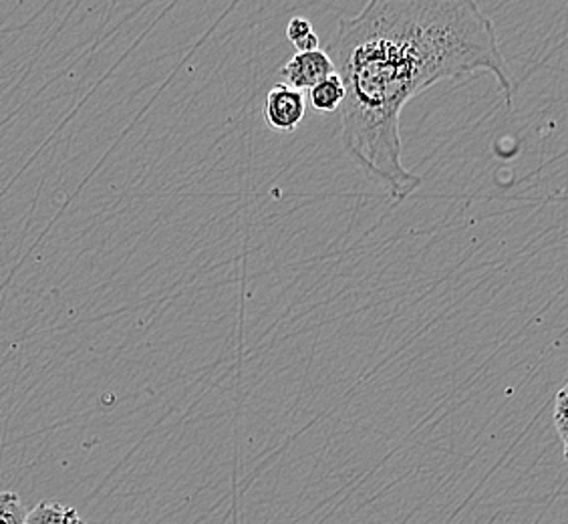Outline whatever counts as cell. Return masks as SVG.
<instances>
[{
  "instance_id": "6da1fadb",
  "label": "cell",
  "mask_w": 568,
  "mask_h": 524,
  "mask_svg": "<svg viewBox=\"0 0 568 524\" xmlns=\"http://www.w3.org/2000/svg\"><path fill=\"white\" fill-rule=\"evenodd\" d=\"M327 56L345 88L343 150L395 202L424 182L404 164L402 113L412 99L480 71L496 79L508 108L516 98L494 22L474 0H372L341 19Z\"/></svg>"
},
{
  "instance_id": "7a4b0ae2",
  "label": "cell",
  "mask_w": 568,
  "mask_h": 524,
  "mask_svg": "<svg viewBox=\"0 0 568 524\" xmlns=\"http://www.w3.org/2000/svg\"><path fill=\"white\" fill-rule=\"evenodd\" d=\"M306 115V95L284 83L274 85L264 103V120L276 133H293Z\"/></svg>"
},
{
  "instance_id": "3957f363",
  "label": "cell",
  "mask_w": 568,
  "mask_h": 524,
  "mask_svg": "<svg viewBox=\"0 0 568 524\" xmlns=\"http://www.w3.org/2000/svg\"><path fill=\"white\" fill-rule=\"evenodd\" d=\"M335 73V66L327 56L325 49H317V51H308V53H295L291 57L283 69H281V77L284 79V85L291 89H296L301 93L311 91L323 79Z\"/></svg>"
},
{
  "instance_id": "277c9868",
  "label": "cell",
  "mask_w": 568,
  "mask_h": 524,
  "mask_svg": "<svg viewBox=\"0 0 568 524\" xmlns=\"http://www.w3.org/2000/svg\"><path fill=\"white\" fill-rule=\"evenodd\" d=\"M343 99H345L343 81H341L337 73H333L308 91L306 103H311V108L321 115H327V113H335V111L341 110Z\"/></svg>"
},
{
  "instance_id": "5b68a950",
  "label": "cell",
  "mask_w": 568,
  "mask_h": 524,
  "mask_svg": "<svg viewBox=\"0 0 568 524\" xmlns=\"http://www.w3.org/2000/svg\"><path fill=\"white\" fill-rule=\"evenodd\" d=\"M24 524H85L73 506L59 503H39L27 513Z\"/></svg>"
},
{
  "instance_id": "8992f818",
  "label": "cell",
  "mask_w": 568,
  "mask_h": 524,
  "mask_svg": "<svg viewBox=\"0 0 568 524\" xmlns=\"http://www.w3.org/2000/svg\"><path fill=\"white\" fill-rule=\"evenodd\" d=\"M286 39L295 47L296 53H308L321 49V39L313 29V22L303 17H295L286 27Z\"/></svg>"
},
{
  "instance_id": "52a82bcc",
  "label": "cell",
  "mask_w": 568,
  "mask_h": 524,
  "mask_svg": "<svg viewBox=\"0 0 568 524\" xmlns=\"http://www.w3.org/2000/svg\"><path fill=\"white\" fill-rule=\"evenodd\" d=\"M27 513L17 492H0V524H24Z\"/></svg>"
},
{
  "instance_id": "ba28073f",
  "label": "cell",
  "mask_w": 568,
  "mask_h": 524,
  "mask_svg": "<svg viewBox=\"0 0 568 524\" xmlns=\"http://www.w3.org/2000/svg\"><path fill=\"white\" fill-rule=\"evenodd\" d=\"M567 385H562L560 390H558L557 397H555V405H552V424L557 427L558 440H560V444H562V449H565V454H567L568 450V436H567Z\"/></svg>"
}]
</instances>
